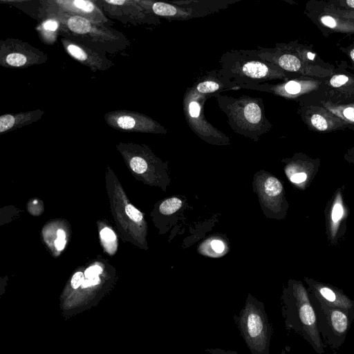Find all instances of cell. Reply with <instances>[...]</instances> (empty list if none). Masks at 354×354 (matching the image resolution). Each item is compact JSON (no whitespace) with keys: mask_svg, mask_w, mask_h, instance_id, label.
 I'll return each instance as SVG.
<instances>
[{"mask_svg":"<svg viewBox=\"0 0 354 354\" xmlns=\"http://www.w3.org/2000/svg\"><path fill=\"white\" fill-rule=\"evenodd\" d=\"M104 118L109 127L117 130L162 134L167 132V129L158 122L136 111H113L106 113Z\"/></svg>","mask_w":354,"mask_h":354,"instance_id":"cell-15","label":"cell"},{"mask_svg":"<svg viewBox=\"0 0 354 354\" xmlns=\"http://www.w3.org/2000/svg\"><path fill=\"white\" fill-rule=\"evenodd\" d=\"M57 238L66 239V233L63 230H58L57 232Z\"/></svg>","mask_w":354,"mask_h":354,"instance_id":"cell-42","label":"cell"},{"mask_svg":"<svg viewBox=\"0 0 354 354\" xmlns=\"http://www.w3.org/2000/svg\"><path fill=\"white\" fill-rule=\"evenodd\" d=\"M348 65L346 61L341 60L332 74L324 78V100L335 104L354 102V73L350 72Z\"/></svg>","mask_w":354,"mask_h":354,"instance_id":"cell-12","label":"cell"},{"mask_svg":"<svg viewBox=\"0 0 354 354\" xmlns=\"http://www.w3.org/2000/svg\"><path fill=\"white\" fill-rule=\"evenodd\" d=\"M219 64L222 74L239 86L277 80L283 82L299 75L286 73L261 59L255 49L229 50L221 55Z\"/></svg>","mask_w":354,"mask_h":354,"instance_id":"cell-3","label":"cell"},{"mask_svg":"<svg viewBox=\"0 0 354 354\" xmlns=\"http://www.w3.org/2000/svg\"><path fill=\"white\" fill-rule=\"evenodd\" d=\"M275 46L295 55L306 64L328 70L335 69L333 65L320 58L313 49V45L299 43V39L286 43H277Z\"/></svg>","mask_w":354,"mask_h":354,"instance_id":"cell-21","label":"cell"},{"mask_svg":"<svg viewBox=\"0 0 354 354\" xmlns=\"http://www.w3.org/2000/svg\"><path fill=\"white\" fill-rule=\"evenodd\" d=\"M66 245V239H59L57 238V239L55 241V245L57 250L60 251L62 250Z\"/></svg>","mask_w":354,"mask_h":354,"instance_id":"cell-41","label":"cell"},{"mask_svg":"<svg viewBox=\"0 0 354 354\" xmlns=\"http://www.w3.org/2000/svg\"><path fill=\"white\" fill-rule=\"evenodd\" d=\"M323 7L329 12L338 15L342 18L354 21V10H342L333 8L328 4L326 1H321Z\"/></svg>","mask_w":354,"mask_h":354,"instance_id":"cell-28","label":"cell"},{"mask_svg":"<svg viewBox=\"0 0 354 354\" xmlns=\"http://www.w3.org/2000/svg\"><path fill=\"white\" fill-rule=\"evenodd\" d=\"M339 49L348 58L350 63L348 67L350 70L354 71V42L346 46H339Z\"/></svg>","mask_w":354,"mask_h":354,"instance_id":"cell-31","label":"cell"},{"mask_svg":"<svg viewBox=\"0 0 354 354\" xmlns=\"http://www.w3.org/2000/svg\"><path fill=\"white\" fill-rule=\"evenodd\" d=\"M44 5L69 15L88 19L95 23L111 27V21L105 16L95 1L88 0H54Z\"/></svg>","mask_w":354,"mask_h":354,"instance_id":"cell-17","label":"cell"},{"mask_svg":"<svg viewBox=\"0 0 354 354\" xmlns=\"http://www.w3.org/2000/svg\"><path fill=\"white\" fill-rule=\"evenodd\" d=\"M130 167L134 172L143 174L147 171L148 165L145 158L140 156H133L130 160Z\"/></svg>","mask_w":354,"mask_h":354,"instance_id":"cell-27","label":"cell"},{"mask_svg":"<svg viewBox=\"0 0 354 354\" xmlns=\"http://www.w3.org/2000/svg\"><path fill=\"white\" fill-rule=\"evenodd\" d=\"M262 191L264 198L270 201L281 195L283 187L277 178L269 176L263 181Z\"/></svg>","mask_w":354,"mask_h":354,"instance_id":"cell-24","label":"cell"},{"mask_svg":"<svg viewBox=\"0 0 354 354\" xmlns=\"http://www.w3.org/2000/svg\"><path fill=\"white\" fill-rule=\"evenodd\" d=\"M287 347H285L280 353V354H288L286 351Z\"/></svg>","mask_w":354,"mask_h":354,"instance_id":"cell-43","label":"cell"},{"mask_svg":"<svg viewBox=\"0 0 354 354\" xmlns=\"http://www.w3.org/2000/svg\"><path fill=\"white\" fill-rule=\"evenodd\" d=\"M100 282V279L99 277H96L91 279H84V282L82 284V288H85L89 286H95L98 284Z\"/></svg>","mask_w":354,"mask_h":354,"instance_id":"cell-38","label":"cell"},{"mask_svg":"<svg viewBox=\"0 0 354 354\" xmlns=\"http://www.w3.org/2000/svg\"><path fill=\"white\" fill-rule=\"evenodd\" d=\"M181 206V200L176 197H172L165 200L160 204L159 210L162 214L169 215L178 211Z\"/></svg>","mask_w":354,"mask_h":354,"instance_id":"cell-26","label":"cell"},{"mask_svg":"<svg viewBox=\"0 0 354 354\" xmlns=\"http://www.w3.org/2000/svg\"><path fill=\"white\" fill-rule=\"evenodd\" d=\"M84 281V277L82 272H76L72 277L71 286L74 289H77L80 286H82Z\"/></svg>","mask_w":354,"mask_h":354,"instance_id":"cell-36","label":"cell"},{"mask_svg":"<svg viewBox=\"0 0 354 354\" xmlns=\"http://www.w3.org/2000/svg\"><path fill=\"white\" fill-rule=\"evenodd\" d=\"M343 212L344 211L342 203V199L339 196L336 198V200L333 204L331 214V220L334 227L342 218L343 216Z\"/></svg>","mask_w":354,"mask_h":354,"instance_id":"cell-29","label":"cell"},{"mask_svg":"<svg viewBox=\"0 0 354 354\" xmlns=\"http://www.w3.org/2000/svg\"><path fill=\"white\" fill-rule=\"evenodd\" d=\"M43 110L37 109L0 116V133L14 130L38 121L44 115Z\"/></svg>","mask_w":354,"mask_h":354,"instance_id":"cell-22","label":"cell"},{"mask_svg":"<svg viewBox=\"0 0 354 354\" xmlns=\"http://www.w3.org/2000/svg\"><path fill=\"white\" fill-rule=\"evenodd\" d=\"M206 354H238L236 351L221 348H207L203 351Z\"/></svg>","mask_w":354,"mask_h":354,"instance_id":"cell-35","label":"cell"},{"mask_svg":"<svg viewBox=\"0 0 354 354\" xmlns=\"http://www.w3.org/2000/svg\"><path fill=\"white\" fill-rule=\"evenodd\" d=\"M318 102L345 122L348 129L354 130V102L335 104L322 100Z\"/></svg>","mask_w":354,"mask_h":354,"instance_id":"cell-23","label":"cell"},{"mask_svg":"<svg viewBox=\"0 0 354 354\" xmlns=\"http://www.w3.org/2000/svg\"><path fill=\"white\" fill-rule=\"evenodd\" d=\"M240 88L254 90L293 100L298 104L318 102L325 100L324 78L299 75L277 84L262 83L240 85Z\"/></svg>","mask_w":354,"mask_h":354,"instance_id":"cell-8","label":"cell"},{"mask_svg":"<svg viewBox=\"0 0 354 354\" xmlns=\"http://www.w3.org/2000/svg\"><path fill=\"white\" fill-rule=\"evenodd\" d=\"M46 17L56 19L60 32L64 37L75 39L88 48L99 52L116 53L124 50L129 44L127 38L111 27L95 23L84 17L69 15L43 6Z\"/></svg>","mask_w":354,"mask_h":354,"instance_id":"cell-1","label":"cell"},{"mask_svg":"<svg viewBox=\"0 0 354 354\" xmlns=\"http://www.w3.org/2000/svg\"><path fill=\"white\" fill-rule=\"evenodd\" d=\"M58 29H59V22L56 19L50 17H46V19L39 27L41 33L47 32L43 38L47 39L48 44L50 43V39L53 40L56 39V33Z\"/></svg>","mask_w":354,"mask_h":354,"instance_id":"cell-25","label":"cell"},{"mask_svg":"<svg viewBox=\"0 0 354 354\" xmlns=\"http://www.w3.org/2000/svg\"><path fill=\"white\" fill-rule=\"evenodd\" d=\"M240 0H180L153 1L140 0L141 5L157 17L184 21L206 17L227 8Z\"/></svg>","mask_w":354,"mask_h":354,"instance_id":"cell-7","label":"cell"},{"mask_svg":"<svg viewBox=\"0 0 354 354\" xmlns=\"http://www.w3.org/2000/svg\"><path fill=\"white\" fill-rule=\"evenodd\" d=\"M218 108L227 118V123L236 133L254 141L269 132L273 124L265 114L263 100L243 95L234 97L217 93L213 96Z\"/></svg>","mask_w":354,"mask_h":354,"instance_id":"cell-4","label":"cell"},{"mask_svg":"<svg viewBox=\"0 0 354 354\" xmlns=\"http://www.w3.org/2000/svg\"><path fill=\"white\" fill-rule=\"evenodd\" d=\"M344 158L349 162H354V147L348 149L344 155Z\"/></svg>","mask_w":354,"mask_h":354,"instance_id":"cell-40","label":"cell"},{"mask_svg":"<svg viewBox=\"0 0 354 354\" xmlns=\"http://www.w3.org/2000/svg\"><path fill=\"white\" fill-rule=\"evenodd\" d=\"M306 178L307 175L304 172L295 173L290 177V180L295 183H303L306 180Z\"/></svg>","mask_w":354,"mask_h":354,"instance_id":"cell-37","label":"cell"},{"mask_svg":"<svg viewBox=\"0 0 354 354\" xmlns=\"http://www.w3.org/2000/svg\"><path fill=\"white\" fill-rule=\"evenodd\" d=\"M255 50L261 59L277 66L288 73L315 78H325L330 75L333 71V70L306 64L295 55L276 46L274 48L258 46Z\"/></svg>","mask_w":354,"mask_h":354,"instance_id":"cell-11","label":"cell"},{"mask_svg":"<svg viewBox=\"0 0 354 354\" xmlns=\"http://www.w3.org/2000/svg\"><path fill=\"white\" fill-rule=\"evenodd\" d=\"M112 17L127 23L158 25L160 18L144 8L140 0H102L95 1Z\"/></svg>","mask_w":354,"mask_h":354,"instance_id":"cell-14","label":"cell"},{"mask_svg":"<svg viewBox=\"0 0 354 354\" xmlns=\"http://www.w3.org/2000/svg\"><path fill=\"white\" fill-rule=\"evenodd\" d=\"M306 282L309 285L308 293L330 305L354 310V301L338 288L311 279H306Z\"/></svg>","mask_w":354,"mask_h":354,"instance_id":"cell-20","label":"cell"},{"mask_svg":"<svg viewBox=\"0 0 354 354\" xmlns=\"http://www.w3.org/2000/svg\"><path fill=\"white\" fill-rule=\"evenodd\" d=\"M211 96L198 94L188 87L183 100V113L189 127L201 139L211 145H227L230 139L213 126L204 115V104Z\"/></svg>","mask_w":354,"mask_h":354,"instance_id":"cell-9","label":"cell"},{"mask_svg":"<svg viewBox=\"0 0 354 354\" xmlns=\"http://www.w3.org/2000/svg\"><path fill=\"white\" fill-rule=\"evenodd\" d=\"M100 236L103 241H113L115 240L116 236L114 232L109 228L105 227L100 232Z\"/></svg>","mask_w":354,"mask_h":354,"instance_id":"cell-34","label":"cell"},{"mask_svg":"<svg viewBox=\"0 0 354 354\" xmlns=\"http://www.w3.org/2000/svg\"><path fill=\"white\" fill-rule=\"evenodd\" d=\"M48 57L41 50L17 39L1 41L0 64L6 68H21L41 64Z\"/></svg>","mask_w":354,"mask_h":354,"instance_id":"cell-10","label":"cell"},{"mask_svg":"<svg viewBox=\"0 0 354 354\" xmlns=\"http://www.w3.org/2000/svg\"><path fill=\"white\" fill-rule=\"evenodd\" d=\"M304 14L325 37L332 34L354 35V21L342 18L326 10L321 1H308Z\"/></svg>","mask_w":354,"mask_h":354,"instance_id":"cell-13","label":"cell"},{"mask_svg":"<svg viewBox=\"0 0 354 354\" xmlns=\"http://www.w3.org/2000/svg\"><path fill=\"white\" fill-rule=\"evenodd\" d=\"M62 44L66 52L77 62L90 68L93 71H104L110 68L113 63L102 53L70 38L64 37Z\"/></svg>","mask_w":354,"mask_h":354,"instance_id":"cell-18","label":"cell"},{"mask_svg":"<svg viewBox=\"0 0 354 354\" xmlns=\"http://www.w3.org/2000/svg\"><path fill=\"white\" fill-rule=\"evenodd\" d=\"M280 308L285 328L306 340L317 354H323L326 346L317 330L316 314L301 282H290L284 288Z\"/></svg>","mask_w":354,"mask_h":354,"instance_id":"cell-2","label":"cell"},{"mask_svg":"<svg viewBox=\"0 0 354 354\" xmlns=\"http://www.w3.org/2000/svg\"><path fill=\"white\" fill-rule=\"evenodd\" d=\"M125 212L127 216L135 222H140L143 218L142 214L131 204L125 207Z\"/></svg>","mask_w":354,"mask_h":354,"instance_id":"cell-32","label":"cell"},{"mask_svg":"<svg viewBox=\"0 0 354 354\" xmlns=\"http://www.w3.org/2000/svg\"><path fill=\"white\" fill-rule=\"evenodd\" d=\"M192 86L198 94L211 97L223 91L241 89L239 84L223 75L219 69L207 72Z\"/></svg>","mask_w":354,"mask_h":354,"instance_id":"cell-19","label":"cell"},{"mask_svg":"<svg viewBox=\"0 0 354 354\" xmlns=\"http://www.w3.org/2000/svg\"><path fill=\"white\" fill-rule=\"evenodd\" d=\"M233 320L251 354H270L273 327L263 302L249 294Z\"/></svg>","mask_w":354,"mask_h":354,"instance_id":"cell-5","label":"cell"},{"mask_svg":"<svg viewBox=\"0 0 354 354\" xmlns=\"http://www.w3.org/2000/svg\"><path fill=\"white\" fill-rule=\"evenodd\" d=\"M308 295L324 344L331 349H339L354 322V310L330 305L310 293Z\"/></svg>","mask_w":354,"mask_h":354,"instance_id":"cell-6","label":"cell"},{"mask_svg":"<svg viewBox=\"0 0 354 354\" xmlns=\"http://www.w3.org/2000/svg\"><path fill=\"white\" fill-rule=\"evenodd\" d=\"M102 272V268L99 266H93L89 267L84 272V276L87 279H91L98 277Z\"/></svg>","mask_w":354,"mask_h":354,"instance_id":"cell-33","label":"cell"},{"mask_svg":"<svg viewBox=\"0 0 354 354\" xmlns=\"http://www.w3.org/2000/svg\"><path fill=\"white\" fill-rule=\"evenodd\" d=\"M212 249L216 252L221 253L225 249L224 243L220 240H214L212 242Z\"/></svg>","mask_w":354,"mask_h":354,"instance_id":"cell-39","label":"cell"},{"mask_svg":"<svg viewBox=\"0 0 354 354\" xmlns=\"http://www.w3.org/2000/svg\"><path fill=\"white\" fill-rule=\"evenodd\" d=\"M298 104L297 114L312 131L329 133L348 129L345 122L319 102Z\"/></svg>","mask_w":354,"mask_h":354,"instance_id":"cell-16","label":"cell"},{"mask_svg":"<svg viewBox=\"0 0 354 354\" xmlns=\"http://www.w3.org/2000/svg\"><path fill=\"white\" fill-rule=\"evenodd\" d=\"M326 1L328 4L339 10H354V0H328Z\"/></svg>","mask_w":354,"mask_h":354,"instance_id":"cell-30","label":"cell"}]
</instances>
